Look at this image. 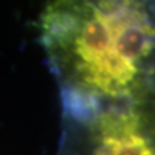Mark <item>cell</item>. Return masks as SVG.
I'll list each match as a JSON object with an SVG mask.
<instances>
[{"mask_svg":"<svg viewBox=\"0 0 155 155\" xmlns=\"http://www.w3.org/2000/svg\"><path fill=\"white\" fill-rule=\"evenodd\" d=\"M154 0H52L40 41L62 107L154 101Z\"/></svg>","mask_w":155,"mask_h":155,"instance_id":"6da1fadb","label":"cell"},{"mask_svg":"<svg viewBox=\"0 0 155 155\" xmlns=\"http://www.w3.org/2000/svg\"><path fill=\"white\" fill-rule=\"evenodd\" d=\"M57 155H155L154 101L62 107Z\"/></svg>","mask_w":155,"mask_h":155,"instance_id":"7a4b0ae2","label":"cell"}]
</instances>
